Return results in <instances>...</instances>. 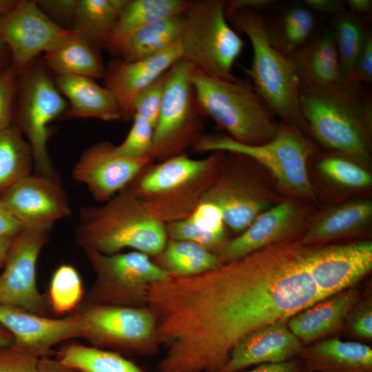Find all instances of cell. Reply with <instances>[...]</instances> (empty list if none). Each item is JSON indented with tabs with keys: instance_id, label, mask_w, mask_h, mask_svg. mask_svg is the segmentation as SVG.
Segmentation results:
<instances>
[{
	"instance_id": "1",
	"label": "cell",
	"mask_w": 372,
	"mask_h": 372,
	"mask_svg": "<svg viewBox=\"0 0 372 372\" xmlns=\"http://www.w3.org/2000/svg\"><path fill=\"white\" fill-rule=\"evenodd\" d=\"M309 246L287 240L188 277L152 284L147 307L166 349L160 372H220L254 331L324 300L307 268Z\"/></svg>"
},
{
	"instance_id": "2",
	"label": "cell",
	"mask_w": 372,
	"mask_h": 372,
	"mask_svg": "<svg viewBox=\"0 0 372 372\" xmlns=\"http://www.w3.org/2000/svg\"><path fill=\"white\" fill-rule=\"evenodd\" d=\"M362 85L346 79L301 87L300 105L309 132L320 143L365 165L371 152L372 101Z\"/></svg>"
},
{
	"instance_id": "3",
	"label": "cell",
	"mask_w": 372,
	"mask_h": 372,
	"mask_svg": "<svg viewBox=\"0 0 372 372\" xmlns=\"http://www.w3.org/2000/svg\"><path fill=\"white\" fill-rule=\"evenodd\" d=\"M76 234L83 250L104 254L130 248L157 256L168 240L165 224L154 218L127 189L102 206L84 209Z\"/></svg>"
},
{
	"instance_id": "4",
	"label": "cell",
	"mask_w": 372,
	"mask_h": 372,
	"mask_svg": "<svg viewBox=\"0 0 372 372\" xmlns=\"http://www.w3.org/2000/svg\"><path fill=\"white\" fill-rule=\"evenodd\" d=\"M220 160V152L201 159L183 152L149 164L125 189L166 225L192 213L217 176Z\"/></svg>"
},
{
	"instance_id": "5",
	"label": "cell",
	"mask_w": 372,
	"mask_h": 372,
	"mask_svg": "<svg viewBox=\"0 0 372 372\" xmlns=\"http://www.w3.org/2000/svg\"><path fill=\"white\" fill-rule=\"evenodd\" d=\"M229 20L249 39L252 61L242 70L255 91L282 122L309 132L300 105V83L290 56L271 43L261 12L241 10Z\"/></svg>"
},
{
	"instance_id": "6",
	"label": "cell",
	"mask_w": 372,
	"mask_h": 372,
	"mask_svg": "<svg viewBox=\"0 0 372 372\" xmlns=\"http://www.w3.org/2000/svg\"><path fill=\"white\" fill-rule=\"evenodd\" d=\"M192 83L203 115L214 121L234 141L260 145L276 134L279 123L276 116L248 79H220L194 68Z\"/></svg>"
},
{
	"instance_id": "7",
	"label": "cell",
	"mask_w": 372,
	"mask_h": 372,
	"mask_svg": "<svg viewBox=\"0 0 372 372\" xmlns=\"http://www.w3.org/2000/svg\"><path fill=\"white\" fill-rule=\"evenodd\" d=\"M198 152H229L251 159L267 168L283 189L312 198L313 188L307 163L314 147L303 132L281 122L275 136L260 145L238 143L228 136H202L193 145Z\"/></svg>"
},
{
	"instance_id": "8",
	"label": "cell",
	"mask_w": 372,
	"mask_h": 372,
	"mask_svg": "<svg viewBox=\"0 0 372 372\" xmlns=\"http://www.w3.org/2000/svg\"><path fill=\"white\" fill-rule=\"evenodd\" d=\"M226 1H190L183 14L181 43L183 59L207 75L231 81L232 68L245 46L230 26Z\"/></svg>"
},
{
	"instance_id": "9",
	"label": "cell",
	"mask_w": 372,
	"mask_h": 372,
	"mask_svg": "<svg viewBox=\"0 0 372 372\" xmlns=\"http://www.w3.org/2000/svg\"><path fill=\"white\" fill-rule=\"evenodd\" d=\"M195 66L182 58L167 72L165 86L154 127L150 158L165 160L183 153L203 135V116L192 83Z\"/></svg>"
},
{
	"instance_id": "10",
	"label": "cell",
	"mask_w": 372,
	"mask_h": 372,
	"mask_svg": "<svg viewBox=\"0 0 372 372\" xmlns=\"http://www.w3.org/2000/svg\"><path fill=\"white\" fill-rule=\"evenodd\" d=\"M84 251L95 273L85 302L146 307L149 287L171 277L150 256L137 251L114 254Z\"/></svg>"
},
{
	"instance_id": "11",
	"label": "cell",
	"mask_w": 372,
	"mask_h": 372,
	"mask_svg": "<svg viewBox=\"0 0 372 372\" xmlns=\"http://www.w3.org/2000/svg\"><path fill=\"white\" fill-rule=\"evenodd\" d=\"M21 73L16 125L27 138L39 174L57 181L47 147L49 126L67 112L68 105L44 69L37 67Z\"/></svg>"
},
{
	"instance_id": "12",
	"label": "cell",
	"mask_w": 372,
	"mask_h": 372,
	"mask_svg": "<svg viewBox=\"0 0 372 372\" xmlns=\"http://www.w3.org/2000/svg\"><path fill=\"white\" fill-rule=\"evenodd\" d=\"M78 313L86 325L84 338L96 347L134 353H152L156 318L148 307H125L85 302Z\"/></svg>"
},
{
	"instance_id": "13",
	"label": "cell",
	"mask_w": 372,
	"mask_h": 372,
	"mask_svg": "<svg viewBox=\"0 0 372 372\" xmlns=\"http://www.w3.org/2000/svg\"><path fill=\"white\" fill-rule=\"evenodd\" d=\"M48 232L23 229L12 238L0 273V305L45 313V301L37 284V265Z\"/></svg>"
},
{
	"instance_id": "14",
	"label": "cell",
	"mask_w": 372,
	"mask_h": 372,
	"mask_svg": "<svg viewBox=\"0 0 372 372\" xmlns=\"http://www.w3.org/2000/svg\"><path fill=\"white\" fill-rule=\"evenodd\" d=\"M74 32L50 19L36 1H18L0 18V41L8 48L12 65L19 74L38 54Z\"/></svg>"
},
{
	"instance_id": "15",
	"label": "cell",
	"mask_w": 372,
	"mask_h": 372,
	"mask_svg": "<svg viewBox=\"0 0 372 372\" xmlns=\"http://www.w3.org/2000/svg\"><path fill=\"white\" fill-rule=\"evenodd\" d=\"M307 265L324 300L350 289L372 269V242L309 246Z\"/></svg>"
},
{
	"instance_id": "16",
	"label": "cell",
	"mask_w": 372,
	"mask_h": 372,
	"mask_svg": "<svg viewBox=\"0 0 372 372\" xmlns=\"http://www.w3.org/2000/svg\"><path fill=\"white\" fill-rule=\"evenodd\" d=\"M0 199L23 229L49 231L56 221L71 213L58 182L39 174L21 178Z\"/></svg>"
},
{
	"instance_id": "17",
	"label": "cell",
	"mask_w": 372,
	"mask_h": 372,
	"mask_svg": "<svg viewBox=\"0 0 372 372\" xmlns=\"http://www.w3.org/2000/svg\"><path fill=\"white\" fill-rule=\"evenodd\" d=\"M153 160L121 155L116 146L104 141L85 150L75 165L72 176L85 184L93 197L107 202L124 190Z\"/></svg>"
},
{
	"instance_id": "18",
	"label": "cell",
	"mask_w": 372,
	"mask_h": 372,
	"mask_svg": "<svg viewBox=\"0 0 372 372\" xmlns=\"http://www.w3.org/2000/svg\"><path fill=\"white\" fill-rule=\"evenodd\" d=\"M0 324L12 334L15 347L38 358L48 356L61 342L83 338L86 329L78 312L56 319L6 305H0Z\"/></svg>"
},
{
	"instance_id": "19",
	"label": "cell",
	"mask_w": 372,
	"mask_h": 372,
	"mask_svg": "<svg viewBox=\"0 0 372 372\" xmlns=\"http://www.w3.org/2000/svg\"><path fill=\"white\" fill-rule=\"evenodd\" d=\"M183 57L181 39L167 50L149 58L125 62L114 59L105 70V87L116 100L121 118H133L136 96Z\"/></svg>"
},
{
	"instance_id": "20",
	"label": "cell",
	"mask_w": 372,
	"mask_h": 372,
	"mask_svg": "<svg viewBox=\"0 0 372 372\" xmlns=\"http://www.w3.org/2000/svg\"><path fill=\"white\" fill-rule=\"evenodd\" d=\"M300 214L297 206L285 200L260 213L240 235L226 240L216 254L222 264L270 245L290 240Z\"/></svg>"
},
{
	"instance_id": "21",
	"label": "cell",
	"mask_w": 372,
	"mask_h": 372,
	"mask_svg": "<svg viewBox=\"0 0 372 372\" xmlns=\"http://www.w3.org/2000/svg\"><path fill=\"white\" fill-rule=\"evenodd\" d=\"M302 347L288 327L287 320H279L254 331L239 342L220 372H240L255 364L290 360L299 356Z\"/></svg>"
},
{
	"instance_id": "22",
	"label": "cell",
	"mask_w": 372,
	"mask_h": 372,
	"mask_svg": "<svg viewBox=\"0 0 372 372\" xmlns=\"http://www.w3.org/2000/svg\"><path fill=\"white\" fill-rule=\"evenodd\" d=\"M271 198L245 180L217 175L202 200L216 204L223 214L225 225L241 233L260 213L273 205Z\"/></svg>"
},
{
	"instance_id": "23",
	"label": "cell",
	"mask_w": 372,
	"mask_h": 372,
	"mask_svg": "<svg viewBox=\"0 0 372 372\" xmlns=\"http://www.w3.org/2000/svg\"><path fill=\"white\" fill-rule=\"evenodd\" d=\"M301 87H324L343 82L345 79L331 30L313 35L292 53Z\"/></svg>"
},
{
	"instance_id": "24",
	"label": "cell",
	"mask_w": 372,
	"mask_h": 372,
	"mask_svg": "<svg viewBox=\"0 0 372 372\" xmlns=\"http://www.w3.org/2000/svg\"><path fill=\"white\" fill-rule=\"evenodd\" d=\"M359 298L358 291L347 289L294 314L288 327L302 344L322 338L342 326Z\"/></svg>"
},
{
	"instance_id": "25",
	"label": "cell",
	"mask_w": 372,
	"mask_h": 372,
	"mask_svg": "<svg viewBox=\"0 0 372 372\" xmlns=\"http://www.w3.org/2000/svg\"><path fill=\"white\" fill-rule=\"evenodd\" d=\"M309 372H372V349L364 344L330 338L302 347Z\"/></svg>"
},
{
	"instance_id": "26",
	"label": "cell",
	"mask_w": 372,
	"mask_h": 372,
	"mask_svg": "<svg viewBox=\"0 0 372 372\" xmlns=\"http://www.w3.org/2000/svg\"><path fill=\"white\" fill-rule=\"evenodd\" d=\"M56 85L70 102L66 113L72 118H94L105 121L121 118L119 107L105 87L93 79L74 75L58 76Z\"/></svg>"
},
{
	"instance_id": "27",
	"label": "cell",
	"mask_w": 372,
	"mask_h": 372,
	"mask_svg": "<svg viewBox=\"0 0 372 372\" xmlns=\"http://www.w3.org/2000/svg\"><path fill=\"white\" fill-rule=\"evenodd\" d=\"M183 14L145 25L109 47L117 59L132 62L155 56L180 41Z\"/></svg>"
},
{
	"instance_id": "28",
	"label": "cell",
	"mask_w": 372,
	"mask_h": 372,
	"mask_svg": "<svg viewBox=\"0 0 372 372\" xmlns=\"http://www.w3.org/2000/svg\"><path fill=\"white\" fill-rule=\"evenodd\" d=\"M372 218V202L351 200L320 215L300 240L304 245L353 235L366 227Z\"/></svg>"
},
{
	"instance_id": "29",
	"label": "cell",
	"mask_w": 372,
	"mask_h": 372,
	"mask_svg": "<svg viewBox=\"0 0 372 372\" xmlns=\"http://www.w3.org/2000/svg\"><path fill=\"white\" fill-rule=\"evenodd\" d=\"M44 60L58 76H82L94 79L103 76L105 70L95 48L75 30L46 51Z\"/></svg>"
},
{
	"instance_id": "30",
	"label": "cell",
	"mask_w": 372,
	"mask_h": 372,
	"mask_svg": "<svg viewBox=\"0 0 372 372\" xmlns=\"http://www.w3.org/2000/svg\"><path fill=\"white\" fill-rule=\"evenodd\" d=\"M127 0H77L73 30L94 48H105Z\"/></svg>"
},
{
	"instance_id": "31",
	"label": "cell",
	"mask_w": 372,
	"mask_h": 372,
	"mask_svg": "<svg viewBox=\"0 0 372 372\" xmlns=\"http://www.w3.org/2000/svg\"><path fill=\"white\" fill-rule=\"evenodd\" d=\"M189 2L187 0H127L105 48L107 49L153 22L184 14Z\"/></svg>"
},
{
	"instance_id": "32",
	"label": "cell",
	"mask_w": 372,
	"mask_h": 372,
	"mask_svg": "<svg viewBox=\"0 0 372 372\" xmlns=\"http://www.w3.org/2000/svg\"><path fill=\"white\" fill-rule=\"evenodd\" d=\"M155 262L171 277L197 275L221 265L218 256L189 241L168 240Z\"/></svg>"
},
{
	"instance_id": "33",
	"label": "cell",
	"mask_w": 372,
	"mask_h": 372,
	"mask_svg": "<svg viewBox=\"0 0 372 372\" xmlns=\"http://www.w3.org/2000/svg\"><path fill=\"white\" fill-rule=\"evenodd\" d=\"M267 26L271 44L289 56L313 35L316 19L303 3L295 4Z\"/></svg>"
},
{
	"instance_id": "34",
	"label": "cell",
	"mask_w": 372,
	"mask_h": 372,
	"mask_svg": "<svg viewBox=\"0 0 372 372\" xmlns=\"http://www.w3.org/2000/svg\"><path fill=\"white\" fill-rule=\"evenodd\" d=\"M56 359L79 372H145L118 353L81 344L65 346Z\"/></svg>"
},
{
	"instance_id": "35",
	"label": "cell",
	"mask_w": 372,
	"mask_h": 372,
	"mask_svg": "<svg viewBox=\"0 0 372 372\" xmlns=\"http://www.w3.org/2000/svg\"><path fill=\"white\" fill-rule=\"evenodd\" d=\"M32 151L16 125L0 133V196L21 178L30 174Z\"/></svg>"
},
{
	"instance_id": "36",
	"label": "cell",
	"mask_w": 372,
	"mask_h": 372,
	"mask_svg": "<svg viewBox=\"0 0 372 372\" xmlns=\"http://www.w3.org/2000/svg\"><path fill=\"white\" fill-rule=\"evenodd\" d=\"M331 25L343 74L350 80L355 63L371 31L366 22L348 11L333 17Z\"/></svg>"
},
{
	"instance_id": "37",
	"label": "cell",
	"mask_w": 372,
	"mask_h": 372,
	"mask_svg": "<svg viewBox=\"0 0 372 372\" xmlns=\"http://www.w3.org/2000/svg\"><path fill=\"white\" fill-rule=\"evenodd\" d=\"M84 295L81 276L70 264L59 265L52 273L49 285L48 298L52 310L65 314L80 306Z\"/></svg>"
},
{
	"instance_id": "38",
	"label": "cell",
	"mask_w": 372,
	"mask_h": 372,
	"mask_svg": "<svg viewBox=\"0 0 372 372\" xmlns=\"http://www.w3.org/2000/svg\"><path fill=\"white\" fill-rule=\"evenodd\" d=\"M322 158L319 171L333 182L349 188H366L371 185L372 176L359 163L340 153Z\"/></svg>"
},
{
	"instance_id": "39",
	"label": "cell",
	"mask_w": 372,
	"mask_h": 372,
	"mask_svg": "<svg viewBox=\"0 0 372 372\" xmlns=\"http://www.w3.org/2000/svg\"><path fill=\"white\" fill-rule=\"evenodd\" d=\"M132 127L116 150L131 158H150L154 133V126L145 118L134 114Z\"/></svg>"
},
{
	"instance_id": "40",
	"label": "cell",
	"mask_w": 372,
	"mask_h": 372,
	"mask_svg": "<svg viewBox=\"0 0 372 372\" xmlns=\"http://www.w3.org/2000/svg\"><path fill=\"white\" fill-rule=\"evenodd\" d=\"M167 72L142 90L136 96L133 103L134 114H138L145 118L154 127H155L158 118L165 86Z\"/></svg>"
},
{
	"instance_id": "41",
	"label": "cell",
	"mask_w": 372,
	"mask_h": 372,
	"mask_svg": "<svg viewBox=\"0 0 372 372\" xmlns=\"http://www.w3.org/2000/svg\"><path fill=\"white\" fill-rule=\"evenodd\" d=\"M187 218L202 231L221 240H227L223 214L214 203L201 200Z\"/></svg>"
},
{
	"instance_id": "42",
	"label": "cell",
	"mask_w": 372,
	"mask_h": 372,
	"mask_svg": "<svg viewBox=\"0 0 372 372\" xmlns=\"http://www.w3.org/2000/svg\"><path fill=\"white\" fill-rule=\"evenodd\" d=\"M165 227L168 240L193 242L215 254L226 241L202 231L187 218L167 223Z\"/></svg>"
},
{
	"instance_id": "43",
	"label": "cell",
	"mask_w": 372,
	"mask_h": 372,
	"mask_svg": "<svg viewBox=\"0 0 372 372\" xmlns=\"http://www.w3.org/2000/svg\"><path fill=\"white\" fill-rule=\"evenodd\" d=\"M19 75L12 65L0 73V133L12 125Z\"/></svg>"
},
{
	"instance_id": "44",
	"label": "cell",
	"mask_w": 372,
	"mask_h": 372,
	"mask_svg": "<svg viewBox=\"0 0 372 372\" xmlns=\"http://www.w3.org/2000/svg\"><path fill=\"white\" fill-rule=\"evenodd\" d=\"M40 358L15 347H0V372H37Z\"/></svg>"
},
{
	"instance_id": "45",
	"label": "cell",
	"mask_w": 372,
	"mask_h": 372,
	"mask_svg": "<svg viewBox=\"0 0 372 372\" xmlns=\"http://www.w3.org/2000/svg\"><path fill=\"white\" fill-rule=\"evenodd\" d=\"M349 332L362 340L372 338V303L368 299L357 304L348 314L346 320Z\"/></svg>"
},
{
	"instance_id": "46",
	"label": "cell",
	"mask_w": 372,
	"mask_h": 372,
	"mask_svg": "<svg viewBox=\"0 0 372 372\" xmlns=\"http://www.w3.org/2000/svg\"><path fill=\"white\" fill-rule=\"evenodd\" d=\"M41 10L54 21L72 23L77 0H40L36 1Z\"/></svg>"
},
{
	"instance_id": "47",
	"label": "cell",
	"mask_w": 372,
	"mask_h": 372,
	"mask_svg": "<svg viewBox=\"0 0 372 372\" xmlns=\"http://www.w3.org/2000/svg\"><path fill=\"white\" fill-rule=\"evenodd\" d=\"M350 80L361 84L372 82V34L367 39L355 63Z\"/></svg>"
},
{
	"instance_id": "48",
	"label": "cell",
	"mask_w": 372,
	"mask_h": 372,
	"mask_svg": "<svg viewBox=\"0 0 372 372\" xmlns=\"http://www.w3.org/2000/svg\"><path fill=\"white\" fill-rule=\"evenodd\" d=\"M275 3L273 0H231L226 1L225 14L229 19L235 12L241 10L261 12L270 8Z\"/></svg>"
},
{
	"instance_id": "49",
	"label": "cell",
	"mask_w": 372,
	"mask_h": 372,
	"mask_svg": "<svg viewBox=\"0 0 372 372\" xmlns=\"http://www.w3.org/2000/svg\"><path fill=\"white\" fill-rule=\"evenodd\" d=\"M302 3L313 12L331 14L333 17L347 11L344 1L340 0H304Z\"/></svg>"
},
{
	"instance_id": "50",
	"label": "cell",
	"mask_w": 372,
	"mask_h": 372,
	"mask_svg": "<svg viewBox=\"0 0 372 372\" xmlns=\"http://www.w3.org/2000/svg\"><path fill=\"white\" fill-rule=\"evenodd\" d=\"M240 372H309V371L303 362L292 359L281 362L261 364L251 370Z\"/></svg>"
},
{
	"instance_id": "51",
	"label": "cell",
	"mask_w": 372,
	"mask_h": 372,
	"mask_svg": "<svg viewBox=\"0 0 372 372\" xmlns=\"http://www.w3.org/2000/svg\"><path fill=\"white\" fill-rule=\"evenodd\" d=\"M23 227L11 215L0 199V238H13Z\"/></svg>"
},
{
	"instance_id": "52",
	"label": "cell",
	"mask_w": 372,
	"mask_h": 372,
	"mask_svg": "<svg viewBox=\"0 0 372 372\" xmlns=\"http://www.w3.org/2000/svg\"><path fill=\"white\" fill-rule=\"evenodd\" d=\"M347 10L354 16L361 19L369 25L371 22V0H347L344 1Z\"/></svg>"
},
{
	"instance_id": "53",
	"label": "cell",
	"mask_w": 372,
	"mask_h": 372,
	"mask_svg": "<svg viewBox=\"0 0 372 372\" xmlns=\"http://www.w3.org/2000/svg\"><path fill=\"white\" fill-rule=\"evenodd\" d=\"M37 372H78L62 364L56 358L49 356L39 359Z\"/></svg>"
},
{
	"instance_id": "54",
	"label": "cell",
	"mask_w": 372,
	"mask_h": 372,
	"mask_svg": "<svg viewBox=\"0 0 372 372\" xmlns=\"http://www.w3.org/2000/svg\"><path fill=\"white\" fill-rule=\"evenodd\" d=\"M12 238H0V271L2 270Z\"/></svg>"
},
{
	"instance_id": "55",
	"label": "cell",
	"mask_w": 372,
	"mask_h": 372,
	"mask_svg": "<svg viewBox=\"0 0 372 372\" xmlns=\"http://www.w3.org/2000/svg\"><path fill=\"white\" fill-rule=\"evenodd\" d=\"M13 342L12 334L0 324V347L12 345Z\"/></svg>"
},
{
	"instance_id": "56",
	"label": "cell",
	"mask_w": 372,
	"mask_h": 372,
	"mask_svg": "<svg viewBox=\"0 0 372 372\" xmlns=\"http://www.w3.org/2000/svg\"><path fill=\"white\" fill-rule=\"evenodd\" d=\"M9 56L10 54L8 48L0 41V73L8 66L6 63Z\"/></svg>"
},
{
	"instance_id": "57",
	"label": "cell",
	"mask_w": 372,
	"mask_h": 372,
	"mask_svg": "<svg viewBox=\"0 0 372 372\" xmlns=\"http://www.w3.org/2000/svg\"><path fill=\"white\" fill-rule=\"evenodd\" d=\"M17 1L13 0H0V18L13 8Z\"/></svg>"
}]
</instances>
